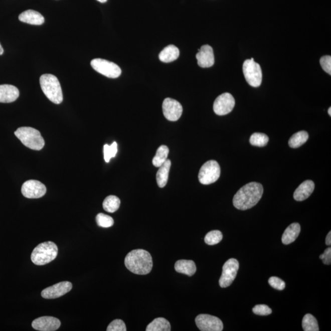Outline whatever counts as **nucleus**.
<instances>
[{"instance_id": "f257e3e1", "label": "nucleus", "mask_w": 331, "mask_h": 331, "mask_svg": "<svg viewBox=\"0 0 331 331\" xmlns=\"http://www.w3.org/2000/svg\"><path fill=\"white\" fill-rule=\"evenodd\" d=\"M263 194V187L257 182H250L243 186L233 198L235 208L245 211L253 208L261 200Z\"/></svg>"}, {"instance_id": "f03ea898", "label": "nucleus", "mask_w": 331, "mask_h": 331, "mask_svg": "<svg viewBox=\"0 0 331 331\" xmlns=\"http://www.w3.org/2000/svg\"><path fill=\"white\" fill-rule=\"evenodd\" d=\"M125 264L126 268L133 274L146 275L149 274L152 269V258L147 251L134 250L126 255Z\"/></svg>"}, {"instance_id": "7ed1b4c3", "label": "nucleus", "mask_w": 331, "mask_h": 331, "mask_svg": "<svg viewBox=\"0 0 331 331\" xmlns=\"http://www.w3.org/2000/svg\"><path fill=\"white\" fill-rule=\"evenodd\" d=\"M41 89L50 101L56 104L62 103L63 97L60 83L56 76L46 74L40 79Z\"/></svg>"}, {"instance_id": "20e7f679", "label": "nucleus", "mask_w": 331, "mask_h": 331, "mask_svg": "<svg viewBox=\"0 0 331 331\" xmlns=\"http://www.w3.org/2000/svg\"><path fill=\"white\" fill-rule=\"evenodd\" d=\"M57 254V245L53 242H45L35 247L32 253L31 259L35 264L43 266L54 260Z\"/></svg>"}, {"instance_id": "39448f33", "label": "nucleus", "mask_w": 331, "mask_h": 331, "mask_svg": "<svg viewBox=\"0 0 331 331\" xmlns=\"http://www.w3.org/2000/svg\"><path fill=\"white\" fill-rule=\"evenodd\" d=\"M15 134L25 146L32 150H40L45 145L40 132L31 127H21Z\"/></svg>"}, {"instance_id": "423d86ee", "label": "nucleus", "mask_w": 331, "mask_h": 331, "mask_svg": "<svg viewBox=\"0 0 331 331\" xmlns=\"http://www.w3.org/2000/svg\"><path fill=\"white\" fill-rule=\"evenodd\" d=\"M220 173L219 164L215 160H209L201 168L198 175L199 181L203 185L213 184L219 179Z\"/></svg>"}, {"instance_id": "0eeeda50", "label": "nucleus", "mask_w": 331, "mask_h": 331, "mask_svg": "<svg viewBox=\"0 0 331 331\" xmlns=\"http://www.w3.org/2000/svg\"><path fill=\"white\" fill-rule=\"evenodd\" d=\"M243 73L250 86H260L262 82V71L261 66L258 63L252 60H245L243 65Z\"/></svg>"}, {"instance_id": "6e6552de", "label": "nucleus", "mask_w": 331, "mask_h": 331, "mask_svg": "<svg viewBox=\"0 0 331 331\" xmlns=\"http://www.w3.org/2000/svg\"><path fill=\"white\" fill-rule=\"evenodd\" d=\"M90 64L93 70L109 78L115 79L121 75V70L119 66L109 61L95 59L91 61Z\"/></svg>"}, {"instance_id": "1a4fd4ad", "label": "nucleus", "mask_w": 331, "mask_h": 331, "mask_svg": "<svg viewBox=\"0 0 331 331\" xmlns=\"http://www.w3.org/2000/svg\"><path fill=\"white\" fill-rule=\"evenodd\" d=\"M239 268V263L236 259H228L223 265L222 274L219 280L220 286L222 288L230 286L235 279L237 271Z\"/></svg>"}, {"instance_id": "9d476101", "label": "nucleus", "mask_w": 331, "mask_h": 331, "mask_svg": "<svg viewBox=\"0 0 331 331\" xmlns=\"http://www.w3.org/2000/svg\"><path fill=\"white\" fill-rule=\"evenodd\" d=\"M199 329L202 331H222L223 324L216 316L208 314H199L195 319Z\"/></svg>"}, {"instance_id": "9b49d317", "label": "nucleus", "mask_w": 331, "mask_h": 331, "mask_svg": "<svg viewBox=\"0 0 331 331\" xmlns=\"http://www.w3.org/2000/svg\"><path fill=\"white\" fill-rule=\"evenodd\" d=\"M235 106V99L229 93L218 96L214 103V110L218 115H225L230 113Z\"/></svg>"}, {"instance_id": "f8f14e48", "label": "nucleus", "mask_w": 331, "mask_h": 331, "mask_svg": "<svg viewBox=\"0 0 331 331\" xmlns=\"http://www.w3.org/2000/svg\"><path fill=\"white\" fill-rule=\"evenodd\" d=\"M46 187L40 181L30 180L22 185L21 192L24 197L29 199H37L44 197Z\"/></svg>"}, {"instance_id": "ddd939ff", "label": "nucleus", "mask_w": 331, "mask_h": 331, "mask_svg": "<svg viewBox=\"0 0 331 331\" xmlns=\"http://www.w3.org/2000/svg\"><path fill=\"white\" fill-rule=\"evenodd\" d=\"M162 107L165 118L171 121L178 120L183 112L181 104L172 98H165Z\"/></svg>"}, {"instance_id": "4468645a", "label": "nucleus", "mask_w": 331, "mask_h": 331, "mask_svg": "<svg viewBox=\"0 0 331 331\" xmlns=\"http://www.w3.org/2000/svg\"><path fill=\"white\" fill-rule=\"evenodd\" d=\"M72 288H73V285L70 281H62V282L55 284L53 286L44 289L41 292V296L44 299H56V298L64 296L71 290Z\"/></svg>"}, {"instance_id": "2eb2a0df", "label": "nucleus", "mask_w": 331, "mask_h": 331, "mask_svg": "<svg viewBox=\"0 0 331 331\" xmlns=\"http://www.w3.org/2000/svg\"><path fill=\"white\" fill-rule=\"evenodd\" d=\"M60 320L52 316H42L32 322L33 329L40 331L57 330L60 327Z\"/></svg>"}, {"instance_id": "dca6fc26", "label": "nucleus", "mask_w": 331, "mask_h": 331, "mask_svg": "<svg viewBox=\"0 0 331 331\" xmlns=\"http://www.w3.org/2000/svg\"><path fill=\"white\" fill-rule=\"evenodd\" d=\"M198 64L201 68H210L214 65L215 57L213 49L209 45H204L198 50L196 55Z\"/></svg>"}, {"instance_id": "f3484780", "label": "nucleus", "mask_w": 331, "mask_h": 331, "mask_svg": "<svg viewBox=\"0 0 331 331\" xmlns=\"http://www.w3.org/2000/svg\"><path fill=\"white\" fill-rule=\"evenodd\" d=\"M18 88L12 85H0V103H10L19 96Z\"/></svg>"}, {"instance_id": "a211bd4d", "label": "nucleus", "mask_w": 331, "mask_h": 331, "mask_svg": "<svg viewBox=\"0 0 331 331\" xmlns=\"http://www.w3.org/2000/svg\"><path fill=\"white\" fill-rule=\"evenodd\" d=\"M314 189V184L312 181H305L298 187L294 193V199L297 201H302L310 197Z\"/></svg>"}, {"instance_id": "6ab92c4d", "label": "nucleus", "mask_w": 331, "mask_h": 331, "mask_svg": "<svg viewBox=\"0 0 331 331\" xmlns=\"http://www.w3.org/2000/svg\"><path fill=\"white\" fill-rule=\"evenodd\" d=\"M19 21L24 23L41 26L44 24V17L40 13L34 10H27L21 14L19 16Z\"/></svg>"}, {"instance_id": "aec40b11", "label": "nucleus", "mask_w": 331, "mask_h": 331, "mask_svg": "<svg viewBox=\"0 0 331 331\" xmlns=\"http://www.w3.org/2000/svg\"><path fill=\"white\" fill-rule=\"evenodd\" d=\"M300 232V226L299 223H294L288 226L283 234L281 241L283 244L288 245L296 241Z\"/></svg>"}, {"instance_id": "412c9836", "label": "nucleus", "mask_w": 331, "mask_h": 331, "mask_svg": "<svg viewBox=\"0 0 331 331\" xmlns=\"http://www.w3.org/2000/svg\"><path fill=\"white\" fill-rule=\"evenodd\" d=\"M175 267L177 272L190 277L194 275L197 271V266L195 262L192 260L181 259L176 262Z\"/></svg>"}, {"instance_id": "4be33fe9", "label": "nucleus", "mask_w": 331, "mask_h": 331, "mask_svg": "<svg viewBox=\"0 0 331 331\" xmlns=\"http://www.w3.org/2000/svg\"><path fill=\"white\" fill-rule=\"evenodd\" d=\"M179 55H180V52H179V49L175 46L170 45L165 47L160 52L159 59L162 62L170 63L178 59Z\"/></svg>"}, {"instance_id": "5701e85b", "label": "nucleus", "mask_w": 331, "mask_h": 331, "mask_svg": "<svg viewBox=\"0 0 331 331\" xmlns=\"http://www.w3.org/2000/svg\"><path fill=\"white\" fill-rule=\"evenodd\" d=\"M171 167V160L167 159V161L159 167L156 173V182L159 187L163 188L167 186Z\"/></svg>"}, {"instance_id": "b1692460", "label": "nucleus", "mask_w": 331, "mask_h": 331, "mask_svg": "<svg viewBox=\"0 0 331 331\" xmlns=\"http://www.w3.org/2000/svg\"><path fill=\"white\" fill-rule=\"evenodd\" d=\"M171 324L164 318H157L151 322L146 328L147 331H170Z\"/></svg>"}, {"instance_id": "393cba45", "label": "nucleus", "mask_w": 331, "mask_h": 331, "mask_svg": "<svg viewBox=\"0 0 331 331\" xmlns=\"http://www.w3.org/2000/svg\"><path fill=\"white\" fill-rule=\"evenodd\" d=\"M308 134L305 131H298L292 135L289 140L288 144L291 148H298L307 142Z\"/></svg>"}, {"instance_id": "a878e982", "label": "nucleus", "mask_w": 331, "mask_h": 331, "mask_svg": "<svg viewBox=\"0 0 331 331\" xmlns=\"http://www.w3.org/2000/svg\"><path fill=\"white\" fill-rule=\"evenodd\" d=\"M169 148L165 145H161L156 151L155 156L152 160L154 167L159 168L167 161L168 154H169Z\"/></svg>"}, {"instance_id": "bb28decb", "label": "nucleus", "mask_w": 331, "mask_h": 331, "mask_svg": "<svg viewBox=\"0 0 331 331\" xmlns=\"http://www.w3.org/2000/svg\"><path fill=\"white\" fill-rule=\"evenodd\" d=\"M120 206V199L115 196L110 195L105 199L103 203L104 211L110 213H114L119 209Z\"/></svg>"}, {"instance_id": "cd10ccee", "label": "nucleus", "mask_w": 331, "mask_h": 331, "mask_svg": "<svg viewBox=\"0 0 331 331\" xmlns=\"http://www.w3.org/2000/svg\"><path fill=\"white\" fill-rule=\"evenodd\" d=\"M302 328L305 331H318L319 330L318 322L311 314H306L302 319Z\"/></svg>"}, {"instance_id": "c85d7f7f", "label": "nucleus", "mask_w": 331, "mask_h": 331, "mask_svg": "<svg viewBox=\"0 0 331 331\" xmlns=\"http://www.w3.org/2000/svg\"><path fill=\"white\" fill-rule=\"evenodd\" d=\"M269 137L266 134L260 132H255L250 138L251 144L257 147H264L267 145Z\"/></svg>"}, {"instance_id": "c756f323", "label": "nucleus", "mask_w": 331, "mask_h": 331, "mask_svg": "<svg viewBox=\"0 0 331 331\" xmlns=\"http://www.w3.org/2000/svg\"><path fill=\"white\" fill-rule=\"evenodd\" d=\"M223 239V234L220 231L214 230L209 232L206 234L204 241L209 245H214L219 244Z\"/></svg>"}, {"instance_id": "7c9ffc66", "label": "nucleus", "mask_w": 331, "mask_h": 331, "mask_svg": "<svg viewBox=\"0 0 331 331\" xmlns=\"http://www.w3.org/2000/svg\"><path fill=\"white\" fill-rule=\"evenodd\" d=\"M96 220L98 225L103 228L111 227L114 223V219L111 217L102 213L97 215Z\"/></svg>"}, {"instance_id": "2f4dec72", "label": "nucleus", "mask_w": 331, "mask_h": 331, "mask_svg": "<svg viewBox=\"0 0 331 331\" xmlns=\"http://www.w3.org/2000/svg\"><path fill=\"white\" fill-rule=\"evenodd\" d=\"M117 153V143L114 142L111 145H109L107 144L104 146V157L105 161L106 162H109L110 159L112 158H114L116 154Z\"/></svg>"}, {"instance_id": "473e14b6", "label": "nucleus", "mask_w": 331, "mask_h": 331, "mask_svg": "<svg viewBox=\"0 0 331 331\" xmlns=\"http://www.w3.org/2000/svg\"><path fill=\"white\" fill-rule=\"evenodd\" d=\"M107 331H126L125 322L121 319H115L109 324Z\"/></svg>"}, {"instance_id": "72a5a7b5", "label": "nucleus", "mask_w": 331, "mask_h": 331, "mask_svg": "<svg viewBox=\"0 0 331 331\" xmlns=\"http://www.w3.org/2000/svg\"><path fill=\"white\" fill-rule=\"evenodd\" d=\"M253 312L258 315H269L272 313V310L266 305H257L253 307Z\"/></svg>"}, {"instance_id": "f704fd0d", "label": "nucleus", "mask_w": 331, "mask_h": 331, "mask_svg": "<svg viewBox=\"0 0 331 331\" xmlns=\"http://www.w3.org/2000/svg\"><path fill=\"white\" fill-rule=\"evenodd\" d=\"M269 283L270 286L278 290H283L285 288V283L280 278L272 277L269 279Z\"/></svg>"}, {"instance_id": "c9c22d12", "label": "nucleus", "mask_w": 331, "mask_h": 331, "mask_svg": "<svg viewBox=\"0 0 331 331\" xmlns=\"http://www.w3.org/2000/svg\"><path fill=\"white\" fill-rule=\"evenodd\" d=\"M320 65L322 70L326 72L329 75L331 74V57L329 55L323 56L320 59Z\"/></svg>"}, {"instance_id": "e433bc0d", "label": "nucleus", "mask_w": 331, "mask_h": 331, "mask_svg": "<svg viewBox=\"0 0 331 331\" xmlns=\"http://www.w3.org/2000/svg\"><path fill=\"white\" fill-rule=\"evenodd\" d=\"M319 258L321 259L324 264L330 265L331 263V248H327L324 252L320 255Z\"/></svg>"}, {"instance_id": "4c0bfd02", "label": "nucleus", "mask_w": 331, "mask_h": 331, "mask_svg": "<svg viewBox=\"0 0 331 331\" xmlns=\"http://www.w3.org/2000/svg\"><path fill=\"white\" fill-rule=\"evenodd\" d=\"M325 244L328 245H330L331 244V232L330 231L329 233H328L326 238H325Z\"/></svg>"}, {"instance_id": "58836bf2", "label": "nucleus", "mask_w": 331, "mask_h": 331, "mask_svg": "<svg viewBox=\"0 0 331 331\" xmlns=\"http://www.w3.org/2000/svg\"><path fill=\"white\" fill-rule=\"evenodd\" d=\"M4 49H3V47L1 45V44H0V55L4 54Z\"/></svg>"}, {"instance_id": "ea45409f", "label": "nucleus", "mask_w": 331, "mask_h": 331, "mask_svg": "<svg viewBox=\"0 0 331 331\" xmlns=\"http://www.w3.org/2000/svg\"><path fill=\"white\" fill-rule=\"evenodd\" d=\"M99 2L102 3V4H104V3H106L107 0H97Z\"/></svg>"}, {"instance_id": "a19ab883", "label": "nucleus", "mask_w": 331, "mask_h": 331, "mask_svg": "<svg viewBox=\"0 0 331 331\" xmlns=\"http://www.w3.org/2000/svg\"><path fill=\"white\" fill-rule=\"evenodd\" d=\"M328 114L331 116V107H329V109H328Z\"/></svg>"}]
</instances>
